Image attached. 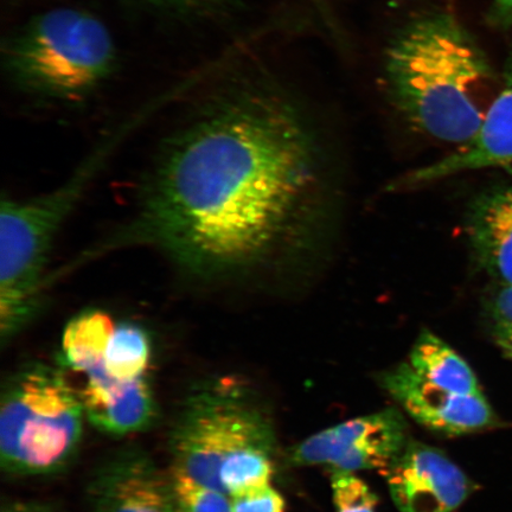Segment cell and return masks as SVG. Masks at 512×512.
Listing matches in <instances>:
<instances>
[{
	"label": "cell",
	"mask_w": 512,
	"mask_h": 512,
	"mask_svg": "<svg viewBox=\"0 0 512 512\" xmlns=\"http://www.w3.org/2000/svg\"><path fill=\"white\" fill-rule=\"evenodd\" d=\"M80 394L43 366L19 371L3 390L0 459L10 475H49L75 456L82 438Z\"/></svg>",
	"instance_id": "obj_4"
},
{
	"label": "cell",
	"mask_w": 512,
	"mask_h": 512,
	"mask_svg": "<svg viewBox=\"0 0 512 512\" xmlns=\"http://www.w3.org/2000/svg\"><path fill=\"white\" fill-rule=\"evenodd\" d=\"M178 512H233L230 497L176 471L171 473Z\"/></svg>",
	"instance_id": "obj_18"
},
{
	"label": "cell",
	"mask_w": 512,
	"mask_h": 512,
	"mask_svg": "<svg viewBox=\"0 0 512 512\" xmlns=\"http://www.w3.org/2000/svg\"><path fill=\"white\" fill-rule=\"evenodd\" d=\"M408 424L395 408L360 416L311 435L288 453L293 466L332 472L386 470L409 443Z\"/></svg>",
	"instance_id": "obj_7"
},
{
	"label": "cell",
	"mask_w": 512,
	"mask_h": 512,
	"mask_svg": "<svg viewBox=\"0 0 512 512\" xmlns=\"http://www.w3.org/2000/svg\"><path fill=\"white\" fill-rule=\"evenodd\" d=\"M94 169L78 172L49 194L3 201L0 215V332L14 338L37 307L44 267L57 230L89 183Z\"/></svg>",
	"instance_id": "obj_6"
},
{
	"label": "cell",
	"mask_w": 512,
	"mask_h": 512,
	"mask_svg": "<svg viewBox=\"0 0 512 512\" xmlns=\"http://www.w3.org/2000/svg\"><path fill=\"white\" fill-rule=\"evenodd\" d=\"M150 360V338L140 326L123 324L115 328L104 357V368L111 379L120 382L142 379Z\"/></svg>",
	"instance_id": "obj_16"
},
{
	"label": "cell",
	"mask_w": 512,
	"mask_h": 512,
	"mask_svg": "<svg viewBox=\"0 0 512 512\" xmlns=\"http://www.w3.org/2000/svg\"><path fill=\"white\" fill-rule=\"evenodd\" d=\"M381 384L403 411L435 433L458 437L502 425L483 392H447L422 379L407 362L384 373Z\"/></svg>",
	"instance_id": "obj_9"
},
{
	"label": "cell",
	"mask_w": 512,
	"mask_h": 512,
	"mask_svg": "<svg viewBox=\"0 0 512 512\" xmlns=\"http://www.w3.org/2000/svg\"><path fill=\"white\" fill-rule=\"evenodd\" d=\"M170 446L172 471L223 492L222 464L248 448L274 452L275 433L247 390L221 379L192 390L172 428Z\"/></svg>",
	"instance_id": "obj_5"
},
{
	"label": "cell",
	"mask_w": 512,
	"mask_h": 512,
	"mask_svg": "<svg viewBox=\"0 0 512 512\" xmlns=\"http://www.w3.org/2000/svg\"><path fill=\"white\" fill-rule=\"evenodd\" d=\"M476 258L498 286H512V187L486 192L469 219Z\"/></svg>",
	"instance_id": "obj_13"
},
{
	"label": "cell",
	"mask_w": 512,
	"mask_h": 512,
	"mask_svg": "<svg viewBox=\"0 0 512 512\" xmlns=\"http://www.w3.org/2000/svg\"><path fill=\"white\" fill-rule=\"evenodd\" d=\"M3 512H55L47 505L40 503H16L10 505Z\"/></svg>",
	"instance_id": "obj_24"
},
{
	"label": "cell",
	"mask_w": 512,
	"mask_h": 512,
	"mask_svg": "<svg viewBox=\"0 0 512 512\" xmlns=\"http://www.w3.org/2000/svg\"><path fill=\"white\" fill-rule=\"evenodd\" d=\"M317 166L315 139L294 102L270 83H243L166 145L145 197L143 233L189 271H238L290 235Z\"/></svg>",
	"instance_id": "obj_1"
},
{
	"label": "cell",
	"mask_w": 512,
	"mask_h": 512,
	"mask_svg": "<svg viewBox=\"0 0 512 512\" xmlns=\"http://www.w3.org/2000/svg\"><path fill=\"white\" fill-rule=\"evenodd\" d=\"M489 313L495 343L503 355L512 360V286H498Z\"/></svg>",
	"instance_id": "obj_20"
},
{
	"label": "cell",
	"mask_w": 512,
	"mask_h": 512,
	"mask_svg": "<svg viewBox=\"0 0 512 512\" xmlns=\"http://www.w3.org/2000/svg\"><path fill=\"white\" fill-rule=\"evenodd\" d=\"M383 471L400 512H454L476 488L446 453L415 440Z\"/></svg>",
	"instance_id": "obj_8"
},
{
	"label": "cell",
	"mask_w": 512,
	"mask_h": 512,
	"mask_svg": "<svg viewBox=\"0 0 512 512\" xmlns=\"http://www.w3.org/2000/svg\"><path fill=\"white\" fill-rule=\"evenodd\" d=\"M331 488L336 512H376L379 499L355 473L332 472Z\"/></svg>",
	"instance_id": "obj_19"
},
{
	"label": "cell",
	"mask_w": 512,
	"mask_h": 512,
	"mask_svg": "<svg viewBox=\"0 0 512 512\" xmlns=\"http://www.w3.org/2000/svg\"><path fill=\"white\" fill-rule=\"evenodd\" d=\"M486 19L494 29L508 30L512 28V0H494Z\"/></svg>",
	"instance_id": "obj_23"
},
{
	"label": "cell",
	"mask_w": 512,
	"mask_h": 512,
	"mask_svg": "<svg viewBox=\"0 0 512 512\" xmlns=\"http://www.w3.org/2000/svg\"><path fill=\"white\" fill-rule=\"evenodd\" d=\"M492 76L483 51L446 12L414 19L387 51V86L396 110L416 131L458 147L483 124Z\"/></svg>",
	"instance_id": "obj_2"
},
{
	"label": "cell",
	"mask_w": 512,
	"mask_h": 512,
	"mask_svg": "<svg viewBox=\"0 0 512 512\" xmlns=\"http://www.w3.org/2000/svg\"><path fill=\"white\" fill-rule=\"evenodd\" d=\"M407 363L422 379L447 392L465 395L482 392L469 364L432 332L420 335Z\"/></svg>",
	"instance_id": "obj_14"
},
{
	"label": "cell",
	"mask_w": 512,
	"mask_h": 512,
	"mask_svg": "<svg viewBox=\"0 0 512 512\" xmlns=\"http://www.w3.org/2000/svg\"><path fill=\"white\" fill-rule=\"evenodd\" d=\"M499 169L512 175V47L505 63L502 87L469 144L395 182V188H415L467 171Z\"/></svg>",
	"instance_id": "obj_11"
},
{
	"label": "cell",
	"mask_w": 512,
	"mask_h": 512,
	"mask_svg": "<svg viewBox=\"0 0 512 512\" xmlns=\"http://www.w3.org/2000/svg\"><path fill=\"white\" fill-rule=\"evenodd\" d=\"M230 497L233 512H285L286 502L271 484L247 489Z\"/></svg>",
	"instance_id": "obj_21"
},
{
	"label": "cell",
	"mask_w": 512,
	"mask_h": 512,
	"mask_svg": "<svg viewBox=\"0 0 512 512\" xmlns=\"http://www.w3.org/2000/svg\"><path fill=\"white\" fill-rule=\"evenodd\" d=\"M273 453L261 448H248L230 456L220 469V483L224 494L270 484L273 475Z\"/></svg>",
	"instance_id": "obj_17"
},
{
	"label": "cell",
	"mask_w": 512,
	"mask_h": 512,
	"mask_svg": "<svg viewBox=\"0 0 512 512\" xmlns=\"http://www.w3.org/2000/svg\"><path fill=\"white\" fill-rule=\"evenodd\" d=\"M114 330L113 320L105 312L92 311L75 317L62 337L68 366L87 377L106 374L104 357Z\"/></svg>",
	"instance_id": "obj_15"
},
{
	"label": "cell",
	"mask_w": 512,
	"mask_h": 512,
	"mask_svg": "<svg viewBox=\"0 0 512 512\" xmlns=\"http://www.w3.org/2000/svg\"><path fill=\"white\" fill-rule=\"evenodd\" d=\"M115 62L106 25L72 8L32 18L4 48L5 68L18 86L63 101L85 99L112 74Z\"/></svg>",
	"instance_id": "obj_3"
},
{
	"label": "cell",
	"mask_w": 512,
	"mask_h": 512,
	"mask_svg": "<svg viewBox=\"0 0 512 512\" xmlns=\"http://www.w3.org/2000/svg\"><path fill=\"white\" fill-rule=\"evenodd\" d=\"M156 8L182 15H208L227 5L229 0H138Z\"/></svg>",
	"instance_id": "obj_22"
},
{
	"label": "cell",
	"mask_w": 512,
	"mask_h": 512,
	"mask_svg": "<svg viewBox=\"0 0 512 512\" xmlns=\"http://www.w3.org/2000/svg\"><path fill=\"white\" fill-rule=\"evenodd\" d=\"M88 498L92 512H178L171 476L136 450L115 453L100 465Z\"/></svg>",
	"instance_id": "obj_10"
},
{
	"label": "cell",
	"mask_w": 512,
	"mask_h": 512,
	"mask_svg": "<svg viewBox=\"0 0 512 512\" xmlns=\"http://www.w3.org/2000/svg\"><path fill=\"white\" fill-rule=\"evenodd\" d=\"M80 396L89 422L111 435L142 431L156 415L155 398L145 377L120 382L106 374L89 376Z\"/></svg>",
	"instance_id": "obj_12"
}]
</instances>
